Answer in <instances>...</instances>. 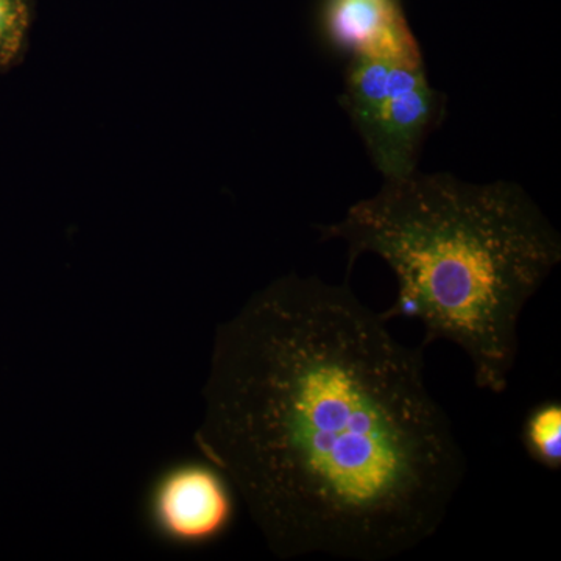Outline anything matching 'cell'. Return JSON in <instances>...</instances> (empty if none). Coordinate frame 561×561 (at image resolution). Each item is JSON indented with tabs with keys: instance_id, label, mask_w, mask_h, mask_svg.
<instances>
[{
	"instance_id": "obj_4",
	"label": "cell",
	"mask_w": 561,
	"mask_h": 561,
	"mask_svg": "<svg viewBox=\"0 0 561 561\" xmlns=\"http://www.w3.org/2000/svg\"><path fill=\"white\" fill-rule=\"evenodd\" d=\"M234 515V490L208 460L169 465L147 491L146 516L151 531L180 548L219 540L230 530Z\"/></svg>"
},
{
	"instance_id": "obj_1",
	"label": "cell",
	"mask_w": 561,
	"mask_h": 561,
	"mask_svg": "<svg viewBox=\"0 0 561 561\" xmlns=\"http://www.w3.org/2000/svg\"><path fill=\"white\" fill-rule=\"evenodd\" d=\"M424 350L350 275L287 273L217 327L194 442L273 556L386 561L440 530L467 457Z\"/></svg>"
},
{
	"instance_id": "obj_6",
	"label": "cell",
	"mask_w": 561,
	"mask_h": 561,
	"mask_svg": "<svg viewBox=\"0 0 561 561\" xmlns=\"http://www.w3.org/2000/svg\"><path fill=\"white\" fill-rule=\"evenodd\" d=\"M523 445L531 460L551 471L561 470V402L534 405L523 424Z\"/></svg>"
},
{
	"instance_id": "obj_5",
	"label": "cell",
	"mask_w": 561,
	"mask_h": 561,
	"mask_svg": "<svg viewBox=\"0 0 561 561\" xmlns=\"http://www.w3.org/2000/svg\"><path fill=\"white\" fill-rule=\"evenodd\" d=\"M320 33L328 49L345 60L423 57L401 0H323Z\"/></svg>"
},
{
	"instance_id": "obj_7",
	"label": "cell",
	"mask_w": 561,
	"mask_h": 561,
	"mask_svg": "<svg viewBox=\"0 0 561 561\" xmlns=\"http://www.w3.org/2000/svg\"><path fill=\"white\" fill-rule=\"evenodd\" d=\"M35 20V0H0V72L24 61Z\"/></svg>"
},
{
	"instance_id": "obj_3",
	"label": "cell",
	"mask_w": 561,
	"mask_h": 561,
	"mask_svg": "<svg viewBox=\"0 0 561 561\" xmlns=\"http://www.w3.org/2000/svg\"><path fill=\"white\" fill-rule=\"evenodd\" d=\"M339 102L383 180L419 171L421 147L446 110L423 57L350 58Z\"/></svg>"
},
{
	"instance_id": "obj_2",
	"label": "cell",
	"mask_w": 561,
	"mask_h": 561,
	"mask_svg": "<svg viewBox=\"0 0 561 561\" xmlns=\"http://www.w3.org/2000/svg\"><path fill=\"white\" fill-rule=\"evenodd\" d=\"M317 231L345 243L346 275L364 254L389 265L398 297L383 320H421V343L459 346L479 390L508 389L523 311L561 261L559 231L522 184L415 171Z\"/></svg>"
}]
</instances>
